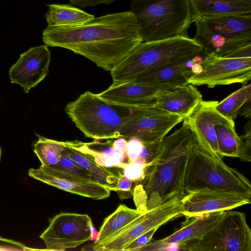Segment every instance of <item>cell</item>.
<instances>
[{
	"mask_svg": "<svg viewBox=\"0 0 251 251\" xmlns=\"http://www.w3.org/2000/svg\"><path fill=\"white\" fill-rule=\"evenodd\" d=\"M42 40L47 46L80 54L106 71H111L143 42L137 21L130 11L94 17L76 26H48Z\"/></svg>",
	"mask_w": 251,
	"mask_h": 251,
	"instance_id": "1",
	"label": "cell"
},
{
	"mask_svg": "<svg viewBox=\"0 0 251 251\" xmlns=\"http://www.w3.org/2000/svg\"><path fill=\"white\" fill-rule=\"evenodd\" d=\"M196 143L193 134L183 125L163 138L140 181L141 204L138 209L149 211L176 197L185 195L186 167Z\"/></svg>",
	"mask_w": 251,
	"mask_h": 251,
	"instance_id": "2",
	"label": "cell"
},
{
	"mask_svg": "<svg viewBox=\"0 0 251 251\" xmlns=\"http://www.w3.org/2000/svg\"><path fill=\"white\" fill-rule=\"evenodd\" d=\"M201 52L202 47L188 36L142 42L110 71L113 83L130 81L147 71L189 60Z\"/></svg>",
	"mask_w": 251,
	"mask_h": 251,
	"instance_id": "3",
	"label": "cell"
},
{
	"mask_svg": "<svg viewBox=\"0 0 251 251\" xmlns=\"http://www.w3.org/2000/svg\"><path fill=\"white\" fill-rule=\"evenodd\" d=\"M130 11L136 19L143 42L188 36L193 23L190 0H132Z\"/></svg>",
	"mask_w": 251,
	"mask_h": 251,
	"instance_id": "4",
	"label": "cell"
},
{
	"mask_svg": "<svg viewBox=\"0 0 251 251\" xmlns=\"http://www.w3.org/2000/svg\"><path fill=\"white\" fill-rule=\"evenodd\" d=\"M134 109L108 102L88 91L69 102L65 110L87 137L102 140L120 137L123 126Z\"/></svg>",
	"mask_w": 251,
	"mask_h": 251,
	"instance_id": "5",
	"label": "cell"
},
{
	"mask_svg": "<svg viewBox=\"0 0 251 251\" xmlns=\"http://www.w3.org/2000/svg\"><path fill=\"white\" fill-rule=\"evenodd\" d=\"M184 188L185 193L210 189L251 195L250 181L243 174L211 156L197 141L188 161Z\"/></svg>",
	"mask_w": 251,
	"mask_h": 251,
	"instance_id": "6",
	"label": "cell"
},
{
	"mask_svg": "<svg viewBox=\"0 0 251 251\" xmlns=\"http://www.w3.org/2000/svg\"><path fill=\"white\" fill-rule=\"evenodd\" d=\"M194 39L204 54L225 56L251 46V14L202 17L195 21Z\"/></svg>",
	"mask_w": 251,
	"mask_h": 251,
	"instance_id": "7",
	"label": "cell"
},
{
	"mask_svg": "<svg viewBox=\"0 0 251 251\" xmlns=\"http://www.w3.org/2000/svg\"><path fill=\"white\" fill-rule=\"evenodd\" d=\"M176 250L251 251V230L245 213L226 210L222 218L201 237L179 244Z\"/></svg>",
	"mask_w": 251,
	"mask_h": 251,
	"instance_id": "8",
	"label": "cell"
},
{
	"mask_svg": "<svg viewBox=\"0 0 251 251\" xmlns=\"http://www.w3.org/2000/svg\"><path fill=\"white\" fill-rule=\"evenodd\" d=\"M200 64L201 71L192 75L188 84L209 88L237 83L246 84L251 79V46L225 56L204 54Z\"/></svg>",
	"mask_w": 251,
	"mask_h": 251,
	"instance_id": "9",
	"label": "cell"
},
{
	"mask_svg": "<svg viewBox=\"0 0 251 251\" xmlns=\"http://www.w3.org/2000/svg\"><path fill=\"white\" fill-rule=\"evenodd\" d=\"M183 196L176 197L163 204L147 211L117 234L95 247L94 251H124L137 237L150 230L159 227L183 216Z\"/></svg>",
	"mask_w": 251,
	"mask_h": 251,
	"instance_id": "10",
	"label": "cell"
},
{
	"mask_svg": "<svg viewBox=\"0 0 251 251\" xmlns=\"http://www.w3.org/2000/svg\"><path fill=\"white\" fill-rule=\"evenodd\" d=\"M91 218L87 214L62 212L53 217L40 238L46 250L75 249L91 239Z\"/></svg>",
	"mask_w": 251,
	"mask_h": 251,
	"instance_id": "11",
	"label": "cell"
},
{
	"mask_svg": "<svg viewBox=\"0 0 251 251\" xmlns=\"http://www.w3.org/2000/svg\"><path fill=\"white\" fill-rule=\"evenodd\" d=\"M182 117L163 111L153 106L134 109L123 126L120 137L136 138L152 143L161 141L180 122Z\"/></svg>",
	"mask_w": 251,
	"mask_h": 251,
	"instance_id": "12",
	"label": "cell"
},
{
	"mask_svg": "<svg viewBox=\"0 0 251 251\" xmlns=\"http://www.w3.org/2000/svg\"><path fill=\"white\" fill-rule=\"evenodd\" d=\"M218 103V101L201 100L183 119L182 125L191 131L203 151L215 158L223 160L218 147L215 128L217 125L234 122L216 110Z\"/></svg>",
	"mask_w": 251,
	"mask_h": 251,
	"instance_id": "13",
	"label": "cell"
},
{
	"mask_svg": "<svg viewBox=\"0 0 251 251\" xmlns=\"http://www.w3.org/2000/svg\"><path fill=\"white\" fill-rule=\"evenodd\" d=\"M251 195L210 189H199L185 193L183 198L186 218L231 210L250 204Z\"/></svg>",
	"mask_w": 251,
	"mask_h": 251,
	"instance_id": "14",
	"label": "cell"
},
{
	"mask_svg": "<svg viewBox=\"0 0 251 251\" xmlns=\"http://www.w3.org/2000/svg\"><path fill=\"white\" fill-rule=\"evenodd\" d=\"M30 177L65 191L96 200L108 198L110 190L98 182L83 179L50 166L28 171Z\"/></svg>",
	"mask_w": 251,
	"mask_h": 251,
	"instance_id": "15",
	"label": "cell"
},
{
	"mask_svg": "<svg viewBox=\"0 0 251 251\" xmlns=\"http://www.w3.org/2000/svg\"><path fill=\"white\" fill-rule=\"evenodd\" d=\"M50 61V52L47 45L30 48L10 68L11 83L19 85L28 93L47 75Z\"/></svg>",
	"mask_w": 251,
	"mask_h": 251,
	"instance_id": "16",
	"label": "cell"
},
{
	"mask_svg": "<svg viewBox=\"0 0 251 251\" xmlns=\"http://www.w3.org/2000/svg\"><path fill=\"white\" fill-rule=\"evenodd\" d=\"M226 211L212 212L186 218L181 227L170 235L159 240L150 241L138 251L175 250L179 244L199 238L217 223Z\"/></svg>",
	"mask_w": 251,
	"mask_h": 251,
	"instance_id": "17",
	"label": "cell"
},
{
	"mask_svg": "<svg viewBox=\"0 0 251 251\" xmlns=\"http://www.w3.org/2000/svg\"><path fill=\"white\" fill-rule=\"evenodd\" d=\"M173 89L174 88L151 86L128 81L112 83L107 89L98 95L108 102L136 108L153 106L155 99L159 94L164 90Z\"/></svg>",
	"mask_w": 251,
	"mask_h": 251,
	"instance_id": "18",
	"label": "cell"
},
{
	"mask_svg": "<svg viewBox=\"0 0 251 251\" xmlns=\"http://www.w3.org/2000/svg\"><path fill=\"white\" fill-rule=\"evenodd\" d=\"M198 56L189 60L147 71L129 81L169 88L187 85L188 80L194 75L191 68L198 60Z\"/></svg>",
	"mask_w": 251,
	"mask_h": 251,
	"instance_id": "19",
	"label": "cell"
},
{
	"mask_svg": "<svg viewBox=\"0 0 251 251\" xmlns=\"http://www.w3.org/2000/svg\"><path fill=\"white\" fill-rule=\"evenodd\" d=\"M202 100V95L191 84L163 91L156 98L153 106L183 119Z\"/></svg>",
	"mask_w": 251,
	"mask_h": 251,
	"instance_id": "20",
	"label": "cell"
},
{
	"mask_svg": "<svg viewBox=\"0 0 251 251\" xmlns=\"http://www.w3.org/2000/svg\"><path fill=\"white\" fill-rule=\"evenodd\" d=\"M62 153L87 170L95 180L110 191L119 190L118 181L124 176L123 169L107 167L98 164L90 155L67 145Z\"/></svg>",
	"mask_w": 251,
	"mask_h": 251,
	"instance_id": "21",
	"label": "cell"
},
{
	"mask_svg": "<svg viewBox=\"0 0 251 251\" xmlns=\"http://www.w3.org/2000/svg\"><path fill=\"white\" fill-rule=\"evenodd\" d=\"M193 23L202 17L251 14V2L241 0H190Z\"/></svg>",
	"mask_w": 251,
	"mask_h": 251,
	"instance_id": "22",
	"label": "cell"
},
{
	"mask_svg": "<svg viewBox=\"0 0 251 251\" xmlns=\"http://www.w3.org/2000/svg\"><path fill=\"white\" fill-rule=\"evenodd\" d=\"M146 211L131 209L125 204H120L114 212L104 220L95 242L91 244L92 250L117 234Z\"/></svg>",
	"mask_w": 251,
	"mask_h": 251,
	"instance_id": "23",
	"label": "cell"
},
{
	"mask_svg": "<svg viewBox=\"0 0 251 251\" xmlns=\"http://www.w3.org/2000/svg\"><path fill=\"white\" fill-rule=\"evenodd\" d=\"M45 15L48 26L72 27L93 19L94 15L70 4H50Z\"/></svg>",
	"mask_w": 251,
	"mask_h": 251,
	"instance_id": "24",
	"label": "cell"
},
{
	"mask_svg": "<svg viewBox=\"0 0 251 251\" xmlns=\"http://www.w3.org/2000/svg\"><path fill=\"white\" fill-rule=\"evenodd\" d=\"M215 131L221 155L240 158L243 151L244 141L236 133L235 124L217 125Z\"/></svg>",
	"mask_w": 251,
	"mask_h": 251,
	"instance_id": "25",
	"label": "cell"
},
{
	"mask_svg": "<svg viewBox=\"0 0 251 251\" xmlns=\"http://www.w3.org/2000/svg\"><path fill=\"white\" fill-rule=\"evenodd\" d=\"M251 100V83L244 84L238 90L217 103L216 109L222 115L233 120L238 115L242 106Z\"/></svg>",
	"mask_w": 251,
	"mask_h": 251,
	"instance_id": "26",
	"label": "cell"
},
{
	"mask_svg": "<svg viewBox=\"0 0 251 251\" xmlns=\"http://www.w3.org/2000/svg\"><path fill=\"white\" fill-rule=\"evenodd\" d=\"M38 140L34 144L33 151L43 166L57 163L65 147L64 142L45 138L37 135Z\"/></svg>",
	"mask_w": 251,
	"mask_h": 251,
	"instance_id": "27",
	"label": "cell"
},
{
	"mask_svg": "<svg viewBox=\"0 0 251 251\" xmlns=\"http://www.w3.org/2000/svg\"><path fill=\"white\" fill-rule=\"evenodd\" d=\"M50 166L83 179L96 181L87 170L63 153L59 161Z\"/></svg>",
	"mask_w": 251,
	"mask_h": 251,
	"instance_id": "28",
	"label": "cell"
},
{
	"mask_svg": "<svg viewBox=\"0 0 251 251\" xmlns=\"http://www.w3.org/2000/svg\"><path fill=\"white\" fill-rule=\"evenodd\" d=\"M146 166L132 162L123 163L120 167L123 169V175L133 182H140L144 177Z\"/></svg>",
	"mask_w": 251,
	"mask_h": 251,
	"instance_id": "29",
	"label": "cell"
},
{
	"mask_svg": "<svg viewBox=\"0 0 251 251\" xmlns=\"http://www.w3.org/2000/svg\"><path fill=\"white\" fill-rule=\"evenodd\" d=\"M159 227L153 228L137 237L129 244L124 251H138L142 247L152 239V237Z\"/></svg>",
	"mask_w": 251,
	"mask_h": 251,
	"instance_id": "30",
	"label": "cell"
},
{
	"mask_svg": "<svg viewBox=\"0 0 251 251\" xmlns=\"http://www.w3.org/2000/svg\"><path fill=\"white\" fill-rule=\"evenodd\" d=\"M240 137L244 139V146L243 151L240 159L244 161L251 162V123L249 121L246 125L244 128V132Z\"/></svg>",
	"mask_w": 251,
	"mask_h": 251,
	"instance_id": "31",
	"label": "cell"
},
{
	"mask_svg": "<svg viewBox=\"0 0 251 251\" xmlns=\"http://www.w3.org/2000/svg\"><path fill=\"white\" fill-rule=\"evenodd\" d=\"M32 250L21 242L0 236V251H24Z\"/></svg>",
	"mask_w": 251,
	"mask_h": 251,
	"instance_id": "32",
	"label": "cell"
},
{
	"mask_svg": "<svg viewBox=\"0 0 251 251\" xmlns=\"http://www.w3.org/2000/svg\"><path fill=\"white\" fill-rule=\"evenodd\" d=\"M132 181L128 178L123 176L119 179V190L116 191L121 200L129 198L131 197L132 192L131 186Z\"/></svg>",
	"mask_w": 251,
	"mask_h": 251,
	"instance_id": "33",
	"label": "cell"
},
{
	"mask_svg": "<svg viewBox=\"0 0 251 251\" xmlns=\"http://www.w3.org/2000/svg\"><path fill=\"white\" fill-rule=\"evenodd\" d=\"M117 0H70L71 4L80 7L95 6L100 4L109 5Z\"/></svg>",
	"mask_w": 251,
	"mask_h": 251,
	"instance_id": "34",
	"label": "cell"
},
{
	"mask_svg": "<svg viewBox=\"0 0 251 251\" xmlns=\"http://www.w3.org/2000/svg\"><path fill=\"white\" fill-rule=\"evenodd\" d=\"M113 142V148L119 151L126 152V139L123 137H120Z\"/></svg>",
	"mask_w": 251,
	"mask_h": 251,
	"instance_id": "35",
	"label": "cell"
},
{
	"mask_svg": "<svg viewBox=\"0 0 251 251\" xmlns=\"http://www.w3.org/2000/svg\"><path fill=\"white\" fill-rule=\"evenodd\" d=\"M250 117L251 116V101L246 102L240 108L238 115Z\"/></svg>",
	"mask_w": 251,
	"mask_h": 251,
	"instance_id": "36",
	"label": "cell"
},
{
	"mask_svg": "<svg viewBox=\"0 0 251 251\" xmlns=\"http://www.w3.org/2000/svg\"><path fill=\"white\" fill-rule=\"evenodd\" d=\"M1 149L0 147V158H1Z\"/></svg>",
	"mask_w": 251,
	"mask_h": 251,
	"instance_id": "37",
	"label": "cell"
},
{
	"mask_svg": "<svg viewBox=\"0 0 251 251\" xmlns=\"http://www.w3.org/2000/svg\"><path fill=\"white\" fill-rule=\"evenodd\" d=\"M244 0V1H249V2H251V0Z\"/></svg>",
	"mask_w": 251,
	"mask_h": 251,
	"instance_id": "38",
	"label": "cell"
}]
</instances>
